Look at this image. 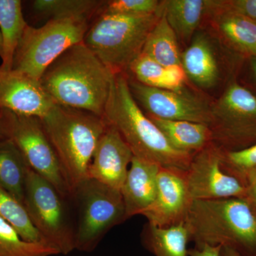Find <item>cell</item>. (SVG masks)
Segmentation results:
<instances>
[{"label":"cell","mask_w":256,"mask_h":256,"mask_svg":"<svg viewBox=\"0 0 256 256\" xmlns=\"http://www.w3.org/2000/svg\"><path fill=\"white\" fill-rule=\"evenodd\" d=\"M126 74L146 86L168 89V68L144 54L133 60Z\"/></svg>","instance_id":"83f0119b"},{"label":"cell","mask_w":256,"mask_h":256,"mask_svg":"<svg viewBox=\"0 0 256 256\" xmlns=\"http://www.w3.org/2000/svg\"><path fill=\"white\" fill-rule=\"evenodd\" d=\"M128 76L130 90L138 105L148 116L169 120H184L208 124L212 122L210 106L184 89L182 92L146 86Z\"/></svg>","instance_id":"7c38bea8"},{"label":"cell","mask_w":256,"mask_h":256,"mask_svg":"<svg viewBox=\"0 0 256 256\" xmlns=\"http://www.w3.org/2000/svg\"><path fill=\"white\" fill-rule=\"evenodd\" d=\"M64 200L50 182L30 168L24 205L35 228L58 255H68L76 250L75 232L69 222Z\"/></svg>","instance_id":"9c48e42d"},{"label":"cell","mask_w":256,"mask_h":256,"mask_svg":"<svg viewBox=\"0 0 256 256\" xmlns=\"http://www.w3.org/2000/svg\"><path fill=\"white\" fill-rule=\"evenodd\" d=\"M185 171L160 168L156 198L142 214L148 224L165 228L185 222L194 201L188 191Z\"/></svg>","instance_id":"4fadbf2b"},{"label":"cell","mask_w":256,"mask_h":256,"mask_svg":"<svg viewBox=\"0 0 256 256\" xmlns=\"http://www.w3.org/2000/svg\"><path fill=\"white\" fill-rule=\"evenodd\" d=\"M160 168L156 163L133 156L120 190L126 220L142 215L154 202Z\"/></svg>","instance_id":"2e32d148"},{"label":"cell","mask_w":256,"mask_h":256,"mask_svg":"<svg viewBox=\"0 0 256 256\" xmlns=\"http://www.w3.org/2000/svg\"><path fill=\"white\" fill-rule=\"evenodd\" d=\"M222 165L224 172L244 185V180L246 182L249 174L256 168V143L240 150H223Z\"/></svg>","instance_id":"f1b7e54d"},{"label":"cell","mask_w":256,"mask_h":256,"mask_svg":"<svg viewBox=\"0 0 256 256\" xmlns=\"http://www.w3.org/2000/svg\"><path fill=\"white\" fill-rule=\"evenodd\" d=\"M148 117L158 126L170 144L178 151L194 154L213 142L208 124Z\"/></svg>","instance_id":"d6986e66"},{"label":"cell","mask_w":256,"mask_h":256,"mask_svg":"<svg viewBox=\"0 0 256 256\" xmlns=\"http://www.w3.org/2000/svg\"><path fill=\"white\" fill-rule=\"evenodd\" d=\"M90 20L50 18L40 28L28 25L15 52L13 70L40 80L62 54L84 41Z\"/></svg>","instance_id":"8992f818"},{"label":"cell","mask_w":256,"mask_h":256,"mask_svg":"<svg viewBox=\"0 0 256 256\" xmlns=\"http://www.w3.org/2000/svg\"><path fill=\"white\" fill-rule=\"evenodd\" d=\"M210 4V0H166L162 1V9L178 40L190 43L208 14Z\"/></svg>","instance_id":"ffe728a7"},{"label":"cell","mask_w":256,"mask_h":256,"mask_svg":"<svg viewBox=\"0 0 256 256\" xmlns=\"http://www.w3.org/2000/svg\"><path fill=\"white\" fill-rule=\"evenodd\" d=\"M220 256H242L238 252L234 249L228 247H222L220 252Z\"/></svg>","instance_id":"e575fe53"},{"label":"cell","mask_w":256,"mask_h":256,"mask_svg":"<svg viewBox=\"0 0 256 256\" xmlns=\"http://www.w3.org/2000/svg\"><path fill=\"white\" fill-rule=\"evenodd\" d=\"M41 120L74 197V190L88 178L92 156L108 124L88 111L58 104Z\"/></svg>","instance_id":"277c9868"},{"label":"cell","mask_w":256,"mask_h":256,"mask_svg":"<svg viewBox=\"0 0 256 256\" xmlns=\"http://www.w3.org/2000/svg\"><path fill=\"white\" fill-rule=\"evenodd\" d=\"M142 240L146 250L154 256H188L190 234L185 222L165 228L148 223Z\"/></svg>","instance_id":"603a6c76"},{"label":"cell","mask_w":256,"mask_h":256,"mask_svg":"<svg viewBox=\"0 0 256 256\" xmlns=\"http://www.w3.org/2000/svg\"><path fill=\"white\" fill-rule=\"evenodd\" d=\"M74 197L79 208L76 250L92 252L111 228L127 220L121 192L97 180H84Z\"/></svg>","instance_id":"ba28073f"},{"label":"cell","mask_w":256,"mask_h":256,"mask_svg":"<svg viewBox=\"0 0 256 256\" xmlns=\"http://www.w3.org/2000/svg\"><path fill=\"white\" fill-rule=\"evenodd\" d=\"M56 255L57 250L48 244L24 240L11 224L0 217V256Z\"/></svg>","instance_id":"4316f807"},{"label":"cell","mask_w":256,"mask_h":256,"mask_svg":"<svg viewBox=\"0 0 256 256\" xmlns=\"http://www.w3.org/2000/svg\"><path fill=\"white\" fill-rule=\"evenodd\" d=\"M102 118L117 130L134 156L162 168L188 169L194 154L174 149L144 114L131 94L127 74L114 75Z\"/></svg>","instance_id":"7a4b0ae2"},{"label":"cell","mask_w":256,"mask_h":256,"mask_svg":"<svg viewBox=\"0 0 256 256\" xmlns=\"http://www.w3.org/2000/svg\"><path fill=\"white\" fill-rule=\"evenodd\" d=\"M218 9L256 21V0H214Z\"/></svg>","instance_id":"4dcf8cb0"},{"label":"cell","mask_w":256,"mask_h":256,"mask_svg":"<svg viewBox=\"0 0 256 256\" xmlns=\"http://www.w3.org/2000/svg\"><path fill=\"white\" fill-rule=\"evenodd\" d=\"M30 166L14 143L0 139V188L24 204L25 184Z\"/></svg>","instance_id":"7402d4cb"},{"label":"cell","mask_w":256,"mask_h":256,"mask_svg":"<svg viewBox=\"0 0 256 256\" xmlns=\"http://www.w3.org/2000/svg\"><path fill=\"white\" fill-rule=\"evenodd\" d=\"M210 4L208 14L222 41L237 52L256 57V21L218 9L214 0Z\"/></svg>","instance_id":"ac0fdd59"},{"label":"cell","mask_w":256,"mask_h":256,"mask_svg":"<svg viewBox=\"0 0 256 256\" xmlns=\"http://www.w3.org/2000/svg\"><path fill=\"white\" fill-rule=\"evenodd\" d=\"M142 53L165 68L182 66V52L178 36L162 12L146 38Z\"/></svg>","instance_id":"cb8c5ba5"},{"label":"cell","mask_w":256,"mask_h":256,"mask_svg":"<svg viewBox=\"0 0 256 256\" xmlns=\"http://www.w3.org/2000/svg\"><path fill=\"white\" fill-rule=\"evenodd\" d=\"M133 156L117 130L108 126L94 152L88 178L120 191Z\"/></svg>","instance_id":"9a60e30c"},{"label":"cell","mask_w":256,"mask_h":256,"mask_svg":"<svg viewBox=\"0 0 256 256\" xmlns=\"http://www.w3.org/2000/svg\"><path fill=\"white\" fill-rule=\"evenodd\" d=\"M106 1L98 0H35L32 9L50 18H82L90 20L98 14Z\"/></svg>","instance_id":"d4e9b609"},{"label":"cell","mask_w":256,"mask_h":256,"mask_svg":"<svg viewBox=\"0 0 256 256\" xmlns=\"http://www.w3.org/2000/svg\"><path fill=\"white\" fill-rule=\"evenodd\" d=\"M0 139L14 142L30 168L50 182L64 200L73 198V192L64 176L40 118L2 109L0 116Z\"/></svg>","instance_id":"52a82bcc"},{"label":"cell","mask_w":256,"mask_h":256,"mask_svg":"<svg viewBox=\"0 0 256 256\" xmlns=\"http://www.w3.org/2000/svg\"><path fill=\"white\" fill-rule=\"evenodd\" d=\"M222 246H204L201 248L188 249V256H220Z\"/></svg>","instance_id":"d6a6232c"},{"label":"cell","mask_w":256,"mask_h":256,"mask_svg":"<svg viewBox=\"0 0 256 256\" xmlns=\"http://www.w3.org/2000/svg\"><path fill=\"white\" fill-rule=\"evenodd\" d=\"M2 110V109L1 108H0V116H1Z\"/></svg>","instance_id":"8d00e7d4"},{"label":"cell","mask_w":256,"mask_h":256,"mask_svg":"<svg viewBox=\"0 0 256 256\" xmlns=\"http://www.w3.org/2000/svg\"><path fill=\"white\" fill-rule=\"evenodd\" d=\"M0 217L11 224L24 240L28 242L47 244L32 224L24 205L1 188Z\"/></svg>","instance_id":"484cf974"},{"label":"cell","mask_w":256,"mask_h":256,"mask_svg":"<svg viewBox=\"0 0 256 256\" xmlns=\"http://www.w3.org/2000/svg\"><path fill=\"white\" fill-rule=\"evenodd\" d=\"M249 68L252 80L256 85V57H249Z\"/></svg>","instance_id":"836d02e7"},{"label":"cell","mask_w":256,"mask_h":256,"mask_svg":"<svg viewBox=\"0 0 256 256\" xmlns=\"http://www.w3.org/2000/svg\"><path fill=\"white\" fill-rule=\"evenodd\" d=\"M2 40L1 32H0V58L2 56Z\"/></svg>","instance_id":"d590c367"},{"label":"cell","mask_w":256,"mask_h":256,"mask_svg":"<svg viewBox=\"0 0 256 256\" xmlns=\"http://www.w3.org/2000/svg\"><path fill=\"white\" fill-rule=\"evenodd\" d=\"M55 102L40 80L18 70L0 68V108L15 114L43 118Z\"/></svg>","instance_id":"5bb4252c"},{"label":"cell","mask_w":256,"mask_h":256,"mask_svg":"<svg viewBox=\"0 0 256 256\" xmlns=\"http://www.w3.org/2000/svg\"><path fill=\"white\" fill-rule=\"evenodd\" d=\"M114 74L84 42L66 50L40 79L56 104L104 118Z\"/></svg>","instance_id":"6da1fadb"},{"label":"cell","mask_w":256,"mask_h":256,"mask_svg":"<svg viewBox=\"0 0 256 256\" xmlns=\"http://www.w3.org/2000/svg\"><path fill=\"white\" fill-rule=\"evenodd\" d=\"M223 150L214 142L194 154L185 171L193 200H215L246 197V188L222 168Z\"/></svg>","instance_id":"8fae6325"},{"label":"cell","mask_w":256,"mask_h":256,"mask_svg":"<svg viewBox=\"0 0 256 256\" xmlns=\"http://www.w3.org/2000/svg\"><path fill=\"white\" fill-rule=\"evenodd\" d=\"M162 11V1L158 0H112L106 1L101 12L110 14L144 16Z\"/></svg>","instance_id":"f546056e"},{"label":"cell","mask_w":256,"mask_h":256,"mask_svg":"<svg viewBox=\"0 0 256 256\" xmlns=\"http://www.w3.org/2000/svg\"><path fill=\"white\" fill-rule=\"evenodd\" d=\"M161 12L144 16L100 12L88 28L84 42L112 74H126L142 53L150 32Z\"/></svg>","instance_id":"5b68a950"},{"label":"cell","mask_w":256,"mask_h":256,"mask_svg":"<svg viewBox=\"0 0 256 256\" xmlns=\"http://www.w3.org/2000/svg\"><path fill=\"white\" fill-rule=\"evenodd\" d=\"M213 142L224 150L256 139V96L234 80L210 106Z\"/></svg>","instance_id":"30bf717a"},{"label":"cell","mask_w":256,"mask_h":256,"mask_svg":"<svg viewBox=\"0 0 256 256\" xmlns=\"http://www.w3.org/2000/svg\"><path fill=\"white\" fill-rule=\"evenodd\" d=\"M20 0H0V32L2 40V56L0 68L12 69L15 52L28 28Z\"/></svg>","instance_id":"44dd1931"},{"label":"cell","mask_w":256,"mask_h":256,"mask_svg":"<svg viewBox=\"0 0 256 256\" xmlns=\"http://www.w3.org/2000/svg\"><path fill=\"white\" fill-rule=\"evenodd\" d=\"M214 43L208 34L198 32L182 52V67L186 78L204 90L213 88L220 78V60Z\"/></svg>","instance_id":"e0dca14e"},{"label":"cell","mask_w":256,"mask_h":256,"mask_svg":"<svg viewBox=\"0 0 256 256\" xmlns=\"http://www.w3.org/2000/svg\"><path fill=\"white\" fill-rule=\"evenodd\" d=\"M185 223L197 248L220 246L256 256V212L246 198L194 200Z\"/></svg>","instance_id":"3957f363"},{"label":"cell","mask_w":256,"mask_h":256,"mask_svg":"<svg viewBox=\"0 0 256 256\" xmlns=\"http://www.w3.org/2000/svg\"><path fill=\"white\" fill-rule=\"evenodd\" d=\"M246 200L256 212V168L249 174L246 180Z\"/></svg>","instance_id":"1f68e13d"}]
</instances>
